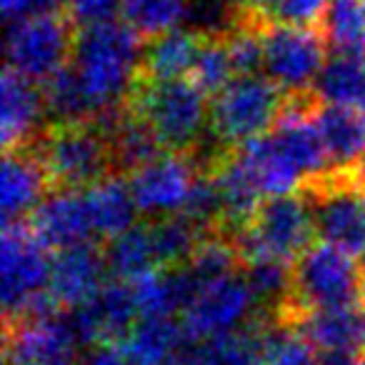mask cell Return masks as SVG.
<instances>
[{
  "mask_svg": "<svg viewBox=\"0 0 365 365\" xmlns=\"http://www.w3.org/2000/svg\"><path fill=\"white\" fill-rule=\"evenodd\" d=\"M315 218L308 198L300 193L273 195L260 203L258 213L235 235L243 260L275 258L295 263L315 243Z\"/></svg>",
  "mask_w": 365,
  "mask_h": 365,
  "instance_id": "52a82bcc",
  "label": "cell"
},
{
  "mask_svg": "<svg viewBox=\"0 0 365 365\" xmlns=\"http://www.w3.org/2000/svg\"><path fill=\"white\" fill-rule=\"evenodd\" d=\"M363 298L360 263L350 253L320 240L293 263V288L270 320L298 328L315 310L355 305Z\"/></svg>",
  "mask_w": 365,
  "mask_h": 365,
  "instance_id": "6da1fadb",
  "label": "cell"
},
{
  "mask_svg": "<svg viewBox=\"0 0 365 365\" xmlns=\"http://www.w3.org/2000/svg\"><path fill=\"white\" fill-rule=\"evenodd\" d=\"M298 330L320 350H350L365 358V298L355 305L315 310Z\"/></svg>",
  "mask_w": 365,
  "mask_h": 365,
  "instance_id": "d6986e66",
  "label": "cell"
},
{
  "mask_svg": "<svg viewBox=\"0 0 365 365\" xmlns=\"http://www.w3.org/2000/svg\"><path fill=\"white\" fill-rule=\"evenodd\" d=\"M360 275H363V290H365V253L360 255Z\"/></svg>",
  "mask_w": 365,
  "mask_h": 365,
  "instance_id": "f35d334b",
  "label": "cell"
},
{
  "mask_svg": "<svg viewBox=\"0 0 365 365\" xmlns=\"http://www.w3.org/2000/svg\"><path fill=\"white\" fill-rule=\"evenodd\" d=\"M323 36L333 51L365 56V0H330Z\"/></svg>",
  "mask_w": 365,
  "mask_h": 365,
  "instance_id": "f1b7e54d",
  "label": "cell"
},
{
  "mask_svg": "<svg viewBox=\"0 0 365 365\" xmlns=\"http://www.w3.org/2000/svg\"><path fill=\"white\" fill-rule=\"evenodd\" d=\"M81 343L66 313L48 320L3 318V365H81Z\"/></svg>",
  "mask_w": 365,
  "mask_h": 365,
  "instance_id": "8fae6325",
  "label": "cell"
},
{
  "mask_svg": "<svg viewBox=\"0 0 365 365\" xmlns=\"http://www.w3.org/2000/svg\"><path fill=\"white\" fill-rule=\"evenodd\" d=\"M235 11H250V13H273L278 0H230Z\"/></svg>",
  "mask_w": 365,
  "mask_h": 365,
  "instance_id": "d590c367",
  "label": "cell"
},
{
  "mask_svg": "<svg viewBox=\"0 0 365 365\" xmlns=\"http://www.w3.org/2000/svg\"><path fill=\"white\" fill-rule=\"evenodd\" d=\"M103 250H106V265L110 280L135 283L143 275L158 270L153 233L148 220L145 223H135L130 230H125V233L103 243Z\"/></svg>",
  "mask_w": 365,
  "mask_h": 365,
  "instance_id": "7402d4cb",
  "label": "cell"
},
{
  "mask_svg": "<svg viewBox=\"0 0 365 365\" xmlns=\"http://www.w3.org/2000/svg\"><path fill=\"white\" fill-rule=\"evenodd\" d=\"M0 91H3V120H0L3 153L26 150L46 128L41 86L6 66Z\"/></svg>",
  "mask_w": 365,
  "mask_h": 365,
  "instance_id": "2e32d148",
  "label": "cell"
},
{
  "mask_svg": "<svg viewBox=\"0 0 365 365\" xmlns=\"http://www.w3.org/2000/svg\"><path fill=\"white\" fill-rule=\"evenodd\" d=\"M150 233H153V248H155L158 270H173L188 263V258L195 253L200 240L205 238L203 228L193 223L188 215L173 213L165 218H153Z\"/></svg>",
  "mask_w": 365,
  "mask_h": 365,
  "instance_id": "484cf974",
  "label": "cell"
},
{
  "mask_svg": "<svg viewBox=\"0 0 365 365\" xmlns=\"http://www.w3.org/2000/svg\"><path fill=\"white\" fill-rule=\"evenodd\" d=\"M363 365H365V358H363Z\"/></svg>",
  "mask_w": 365,
  "mask_h": 365,
  "instance_id": "ab89813d",
  "label": "cell"
},
{
  "mask_svg": "<svg viewBox=\"0 0 365 365\" xmlns=\"http://www.w3.org/2000/svg\"><path fill=\"white\" fill-rule=\"evenodd\" d=\"M315 93L323 103L365 110V56L333 51L315 81Z\"/></svg>",
  "mask_w": 365,
  "mask_h": 365,
  "instance_id": "cb8c5ba5",
  "label": "cell"
},
{
  "mask_svg": "<svg viewBox=\"0 0 365 365\" xmlns=\"http://www.w3.org/2000/svg\"><path fill=\"white\" fill-rule=\"evenodd\" d=\"M78 33L68 11L18 21L8 31V68L33 83H46L76 58Z\"/></svg>",
  "mask_w": 365,
  "mask_h": 365,
  "instance_id": "ba28073f",
  "label": "cell"
},
{
  "mask_svg": "<svg viewBox=\"0 0 365 365\" xmlns=\"http://www.w3.org/2000/svg\"><path fill=\"white\" fill-rule=\"evenodd\" d=\"M188 76H190V83H193L200 93H205L210 101L218 98L220 93L235 81L233 61H230V51H228V43H225L223 33L203 38V46H200Z\"/></svg>",
  "mask_w": 365,
  "mask_h": 365,
  "instance_id": "83f0119b",
  "label": "cell"
},
{
  "mask_svg": "<svg viewBox=\"0 0 365 365\" xmlns=\"http://www.w3.org/2000/svg\"><path fill=\"white\" fill-rule=\"evenodd\" d=\"M88 208H91L93 228L101 240H113L115 235L130 230L138 213V203L133 198L130 180L123 175H110L98 185L88 188L86 193Z\"/></svg>",
  "mask_w": 365,
  "mask_h": 365,
  "instance_id": "44dd1931",
  "label": "cell"
},
{
  "mask_svg": "<svg viewBox=\"0 0 365 365\" xmlns=\"http://www.w3.org/2000/svg\"><path fill=\"white\" fill-rule=\"evenodd\" d=\"M168 365H198V360H195V350H180V353H178Z\"/></svg>",
  "mask_w": 365,
  "mask_h": 365,
  "instance_id": "8d00e7d4",
  "label": "cell"
},
{
  "mask_svg": "<svg viewBox=\"0 0 365 365\" xmlns=\"http://www.w3.org/2000/svg\"><path fill=\"white\" fill-rule=\"evenodd\" d=\"M140 53L143 41L125 23L110 21L81 28L73 61L96 108V118L125 103L135 81Z\"/></svg>",
  "mask_w": 365,
  "mask_h": 365,
  "instance_id": "7a4b0ae2",
  "label": "cell"
},
{
  "mask_svg": "<svg viewBox=\"0 0 365 365\" xmlns=\"http://www.w3.org/2000/svg\"><path fill=\"white\" fill-rule=\"evenodd\" d=\"M81 365H130L125 360L120 348L115 345H101V348H93L83 355Z\"/></svg>",
  "mask_w": 365,
  "mask_h": 365,
  "instance_id": "836d02e7",
  "label": "cell"
},
{
  "mask_svg": "<svg viewBox=\"0 0 365 365\" xmlns=\"http://www.w3.org/2000/svg\"><path fill=\"white\" fill-rule=\"evenodd\" d=\"M51 250L43 248L26 220L3 225V318L16 315L51 280Z\"/></svg>",
  "mask_w": 365,
  "mask_h": 365,
  "instance_id": "7c38bea8",
  "label": "cell"
},
{
  "mask_svg": "<svg viewBox=\"0 0 365 365\" xmlns=\"http://www.w3.org/2000/svg\"><path fill=\"white\" fill-rule=\"evenodd\" d=\"M205 33H195L190 28H175V31L158 36L143 43L140 61H138L135 81L143 83H165L180 81L182 73H190L203 46Z\"/></svg>",
  "mask_w": 365,
  "mask_h": 365,
  "instance_id": "ac0fdd59",
  "label": "cell"
},
{
  "mask_svg": "<svg viewBox=\"0 0 365 365\" xmlns=\"http://www.w3.org/2000/svg\"><path fill=\"white\" fill-rule=\"evenodd\" d=\"M330 0H278L270 18L280 26L293 28H313L323 31L325 16H328Z\"/></svg>",
  "mask_w": 365,
  "mask_h": 365,
  "instance_id": "4dcf8cb0",
  "label": "cell"
},
{
  "mask_svg": "<svg viewBox=\"0 0 365 365\" xmlns=\"http://www.w3.org/2000/svg\"><path fill=\"white\" fill-rule=\"evenodd\" d=\"M193 350L198 365H260L258 335L248 323L233 333L205 340Z\"/></svg>",
  "mask_w": 365,
  "mask_h": 365,
  "instance_id": "f546056e",
  "label": "cell"
},
{
  "mask_svg": "<svg viewBox=\"0 0 365 365\" xmlns=\"http://www.w3.org/2000/svg\"><path fill=\"white\" fill-rule=\"evenodd\" d=\"M26 225L38 238V243L53 253L91 243L96 235L91 208L86 195L81 193H51L28 215Z\"/></svg>",
  "mask_w": 365,
  "mask_h": 365,
  "instance_id": "9a60e30c",
  "label": "cell"
},
{
  "mask_svg": "<svg viewBox=\"0 0 365 365\" xmlns=\"http://www.w3.org/2000/svg\"><path fill=\"white\" fill-rule=\"evenodd\" d=\"M106 250L91 240L53 255L48 290L63 310H71L96 298L106 285Z\"/></svg>",
  "mask_w": 365,
  "mask_h": 365,
  "instance_id": "5bb4252c",
  "label": "cell"
},
{
  "mask_svg": "<svg viewBox=\"0 0 365 365\" xmlns=\"http://www.w3.org/2000/svg\"><path fill=\"white\" fill-rule=\"evenodd\" d=\"M325 41L323 31L313 28L273 26L265 33V71L285 93L310 91L315 88L320 71L325 66Z\"/></svg>",
  "mask_w": 365,
  "mask_h": 365,
  "instance_id": "30bf717a",
  "label": "cell"
},
{
  "mask_svg": "<svg viewBox=\"0 0 365 365\" xmlns=\"http://www.w3.org/2000/svg\"><path fill=\"white\" fill-rule=\"evenodd\" d=\"M33 155L41 160L51 182V193H81L115 175L108 135L96 120L58 125L46 123L33 140Z\"/></svg>",
  "mask_w": 365,
  "mask_h": 365,
  "instance_id": "3957f363",
  "label": "cell"
},
{
  "mask_svg": "<svg viewBox=\"0 0 365 365\" xmlns=\"http://www.w3.org/2000/svg\"><path fill=\"white\" fill-rule=\"evenodd\" d=\"M63 6H68V0H3V13H6V21L13 26V23L36 16L61 13L66 11Z\"/></svg>",
  "mask_w": 365,
  "mask_h": 365,
  "instance_id": "d6a6232c",
  "label": "cell"
},
{
  "mask_svg": "<svg viewBox=\"0 0 365 365\" xmlns=\"http://www.w3.org/2000/svg\"><path fill=\"white\" fill-rule=\"evenodd\" d=\"M315 365H363V358L350 350H320Z\"/></svg>",
  "mask_w": 365,
  "mask_h": 365,
  "instance_id": "e575fe53",
  "label": "cell"
},
{
  "mask_svg": "<svg viewBox=\"0 0 365 365\" xmlns=\"http://www.w3.org/2000/svg\"><path fill=\"white\" fill-rule=\"evenodd\" d=\"M41 93L48 123L71 125V123L96 120V108L83 88L76 66H66L46 83H41Z\"/></svg>",
  "mask_w": 365,
  "mask_h": 365,
  "instance_id": "d4e9b609",
  "label": "cell"
},
{
  "mask_svg": "<svg viewBox=\"0 0 365 365\" xmlns=\"http://www.w3.org/2000/svg\"><path fill=\"white\" fill-rule=\"evenodd\" d=\"M320 240L350 255L365 253V188L353 168H330L300 185Z\"/></svg>",
  "mask_w": 365,
  "mask_h": 365,
  "instance_id": "8992f818",
  "label": "cell"
},
{
  "mask_svg": "<svg viewBox=\"0 0 365 365\" xmlns=\"http://www.w3.org/2000/svg\"><path fill=\"white\" fill-rule=\"evenodd\" d=\"M285 106V91L263 76L235 78L210 106V138L225 150L268 135Z\"/></svg>",
  "mask_w": 365,
  "mask_h": 365,
  "instance_id": "5b68a950",
  "label": "cell"
},
{
  "mask_svg": "<svg viewBox=\"0 0 365 365\" xmlns=\"http://www.w3.org/2000/svg\"><path fill=\"white\" fill-rule=\"evenodd\" d=\"M323 143L328 148L330 165L353 168L365 153V110L350 106L323 103L315 115Z\"/></svg>",
  "mask_w": 365,
  "mask_h": 365,
  "instance_id": "ffe728a7",
  "label": "cell"
},
{
  "mask_svg": "<svg viewBox=\"0 0 365 365\" xmlns=\"http://www.w3.org/2000/svg\"><path fill=\"white\" fill-rule=\"evenodd\" d=\"M125 103L148 120L168 153H193L210 123L208 96L190 81H133Z\"/></svg>",
  "mask_w": 365,
  "mask_h": 365,
  "instance_id": "277c9868",
  "label": "cell"
},
{
  "mask_svg": "<svg viewBox=\"0 0 365 365\" xmlns=\"http://www.w3.org/2000/svg\"><path fill=\"white\" fill-rule=\"evenodd\" d=\"M355 173H358V180L363 182V188H365V153H363V158L355 163Z\"/></svg>",
  "mask_w": 365,
  "mask_h": 365,
  "instance_id": "74e56055",
  "label": "cell"
},
{
  "mask_svg": "<svg viewBox=\"0 0 365 365\" xmlns=\"http://www.w3.org/2000/svg\"><path fill=\"white\" fill-rule=\"evenodd\" d=\"M185 343L182 325L173 318L140 320L123 340L120 350L130 365H168Z\"/></svg>",
  "mask_w": 365,
  "mask_h": 365,
  "instance_id": "603a6c76",
  "label": "cell"
},
{
  "mask_svg": "<svg viewBox=\"0 0 365 365\" xmlns=\"http://www.w3.org/2000/svg\"><path fill=\"white\" fill-rule=\"evenodd\" d=\"M255 310V298L243 273L225 278L205 288L195 303L182 313V333L185 343H205L223 333L238 330L240 323H248Z\"/></svg>",
  "mask_w": 365,
  "mask_h": 365,
  "instance_id": "4fadbf2b",
  "label": "cell"
},
{
  "mask_svg": "<svg viewBox=\"0 0 365 365\" xmlns=\"http://www.w3.org/2000/svg\"><path fill=\"white\" fill-rule=\"evenodd\" d=\"M51 195V182L33 150L3 158V225L26 220Z\"/></svg>",
  "mask_w": 365,
  "mask_h": 365,
  "instance_id": "e0dca14e",
  "label": "cell"
},
{
  "mask_svg": "<svg viewBox=\"0 0 365 365\" xmlns=\"http://www.w3.org/2000/svg\"><path fill=\"white\" fill-rule=\"evenodd\" d=\"M190 0H123L125 26L143 43L175 31L178 23H185Z\"/></svg>",
  "mask_w": 365,
  "mask_h": 365,
  "instance_id": "4316f807",
  "label": "cell"
},
{
  "mask_svg": "<svg viewBox=\"0 0 365 365\" xmlns=\"http://www.w3.org/2000/svg\"><path fill=\"white\" fill-rule=\"evenodd\" d=\"M200 173H203V165H200L195 150L163 153L160 158H155L128 178L138 210L145 213L148 220L180 213L182 205L188 203L190 190Z\"/></svg>",
  "mask_w": 365,
  "mask_h": 365,
  "instance_id": "9c48e42d",
  "label": "cell"
},
{
  "mask_svg": "<svg viewBox=\"0 0 365 365\" xmlns=\"http://www.w3.org/2000/svg\"><path fill=\"white\" fill-rule=\"evenodd\" d=\"M66 11L78 28H91L110 23L118 11H123V0H68Z\"/></svg>",
  "mask_w": 365,
  "mask_h": 365,
  "instance_id": "1f68e13d",
  "label": "cell"
}]
</instances>
